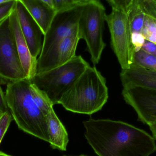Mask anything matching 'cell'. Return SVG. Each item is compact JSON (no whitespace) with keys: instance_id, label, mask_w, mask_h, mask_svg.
<instances>
[{"instance_id":"obj_1","label":"cell","mask_w":156,"mask_h":156,"mask_svg":"<svg viewBox=\"0 0 156 156\" xmlns=\"http://www.w3.org/2000/svg\"><path fill=\"white\" fill-rule=\"evenodd\" d=\"M83 124L85 138L99 156H149L156 152L154 137L127 123L90 119Z\"/></svg>"},{"instance_id":"obj_2","label":"cell","mask_w":156,"mask_h":156,"mask_svg":"<svg viewBox=\"0 0 156 156\" xmlns=\"http://www.w3.org/2000/svg\"><path fill=\"white\" fill-rule=\"evenodd\" d=\"M31 81L25 79L7 83L5 98L9 111L23 132L49 142L46 116L35 103L30 91Z\"/></svg>"},{"instance_id":"obj_3","label":"cell","mask_w":156,"mask_h":156,"mask_svg":"<svg viewBox=\"0 0 156 156\" xmlns=\"http://www.w3.org/2000/svg\"><path fill=\"white\" fill-rule=\"evenodd\" d=\"M109 94L105 78L95 67H88L59 101L67 111L91 115L102 109Z\"/></svg>"},{"instance_id":"obj_4","label":"cell","mask_w":156,"mask_h":156,"mask_svg":"<svg viewBox=\"0 0 156 156\" xmlns=\"http://www.w3.org/2000/svg\"><path fill=\"white\" fill-rule=\"evenodd\" d=\"M90 66L81 56H76L60 67L37 73L31 82L47 95L53 105L58 104L63 95Z\"/></svg>"},{"instance_id":"obj_5","label":"cell","mask_w":156,"mask_h":156,"mask_svg":"<svg viewBox=\"0 0 156 156\" xmlns=\"http://www.w3.org/2000/svg\"><path fill=\"white\" fill-rule=\"evenodd\" d=\"M104 5L100 1L90 0L83 8L78 24L80 39H84L94 65L98 64L106 46L103 39L106 17Z\"/></svg>"},{"instance_id":"obj_6","label":"cell","mask_w":156,"mask_h":156,"mask_svg":"<svg viewBox=\"0 0 156 156\" xmlns=\"http://www.w3.org/2000/svg\"><path fill=\"white\" fill-rule=\"evenodd\" d=\"M112 8V12L105 17L111 34V46L122 69H128L133 63L134 54L131 43L128 12L117 7Z\"/></svg>"},{"instance_id":"obj_7","label":"cell","mask_w":156,"mask_h":156,"mask_svg":"<svg viewBox=\"0 0 156 156\" xmlns=\"http://www.w3.org/2000/svg\"><path fill=\"white\" fill-rule=\"evenodd\" d=\"M9 16L0 23V78L7 83L27 79Z\"/></svg>"},{"instance_id":"obj_8","label":"cell","mask_w":156,"mask_h":156,"mask_svg":"<svg viewBox=\"0 0 156 156\" xmlns=\"http://www.w3.org/2000/svg\"><path fill=\"white\" fill-rule=\"evenodd\" d=\"M83 5L56 13L44 36L41 53L46 52L51 46L68 37L77 29Z\"/></svg>"},{"instance_id":"obj_9","label":"cell","mask_w":156,"mask_h":156,"mask_svg":"<svg viewBox=\"0 0 156 156\" xmlns=\"http://www.w3.org/2000/svg\"><path fill=\"white\" fill-rule=\"evenodd\" d=\"M80 40L77 28L71 35L55 44L45 53H41L37 59V73L48 71L71 60L76 56Z\"/></svg>"},{"instance_id":"obj_10","label":"cell","mask_w":156,"mask_h":156,"mask_svg":"<svg viewBox=\"0 0 156 156\" xmlns=\"http://www.w3.org/2000/svg\"><path fill=\"white\" fill-rule=\"evenodd\" d=\"M122 95L126 103L135 111L138 121L147 125L156 121V90L125 87Z\"/></svg>"},{"instance_id":"obj_11","label":"cell","mask_w":156,"mask_h":156,"mask_svg":"<svg viewBox=\"0 0 156 156\" xmlns=\"http://www.w3.org/2000/svg\"><path fill=\"white\" fill-rule=\"evenodd\" d=\"M16 10L30 53L33 58L37 59L42 51L44 34L21 0H16Z\"/></svg>"},{"instance_id":"obj_12","label":"cell","mask_w":156,"mask_h":156,"mask_svg":"<svg viewBox=\"0 0 156 156\" xmlns=\"http://www.w3.org/2000/svg\"><path fill=\"white\" fill-rule=\"evenodd\" d=\"M10 23L15 37L16 47L21 64L27 79L31 81L37 73V59L32 57L20 27L16 9L10 15Z\"/></svg>"},{"instance_id":"obj_13","label":"cell","mask_w":156,"mask_h":156,"mask_svg":"<svg viewBox=\"0 0 156 156\" xmlns=\"http://www.w3.org/2000/svg\"><path fill=\"white\" fill-rule=\"evenodd\" d=\"M120 78L123 87H137L156 90V71L133 65L122 70Z\"/></svg>"},{"instance_id":"obj_14","label":"cell","mask_w":156,"mask_h":156,"mask_svg":"<svg viewBox=\"0 0 156 156\" xmlns=\"http://www.w3.org/2000/svg\"><path fill=\"white\" fill-rule=\"evenodd\" d=\"M48 137L53 149L62 151L66 150L69 143L68 134L62 122L52 108L46 115Z\"/></svg>"},{"instance_id":"obj_15","label":"cell","mask_w":156,"mask_h":156,"mask_svg":"<svg viewBox=\"0 0 156 156\" xmlns=\"http://www.w3.org/2000/svg\"><path fill=\"white\" fill-rule=\"evenodd\" d=\"M44 34L49 28L56 12L44 0H21Z\"/></svg>"},{"instance_id":"obj_16","label":"cell","mask_w":156,"mask_h":156,"mask_svg":"<svg viewBox=\"0 0 156 156\" xmlns=\"http://www.w3.org/2000/svg\"><path fill=\"white\" fill-rule=\"evenodd\" d=\"M127 15L131 35L133 33H142L146 15L142 0H133Z\"/></svg>"},{"instance_id":"obj_17","label":"cell","mask_w":156,"mask_h":156,"mask_svg":"<svg viewBox=\"0 0 156 156\" xmlns=\"http://www.w3.org/2000/svg\"><path fill=\"white\" fill-rule=\"evenodd\" d=\"M146 17L142 34L145 39L156 45V15L151 0H142Z\"/></svg>"},{"instance_id":"obj_18","label":"cell","mask_w":156,"mask_h":156,"mask_svg":"<svg viewBox=\"0 0 156 156\" xmlns=\"http://www.w3.org/2000/svg\"><path fill=\"white\" fill-rule=\"evenodd\" d=\"M30 89L35 103L42 112L46 116L49 111L53 108L54 105L47 95L32 82L30 84Z\"/></svg>"},{"instance_id":"obj_19","label":"cell","mask_w":156,"mask_h":156,"mask_svg":"<svg viewBox=\"0 0 156 156\" xmlns=\"http://www.w3.org/2000/svg\"><path fill=\"white\" fill-rule=\"evenodd\" d=\"M133 65L156 71V57L141 49L134 54Z\"/></svg>"},{"instance_id":"obj_20","label":"cell","mask_w":156,"mask_h":156,"mask_svg":"<svg viewBox=\"0 0 156 156\" xmlns=\"http://www.w3.org/2000/svg\"><path fill=\"white\" fill-rule=\"evenodd\" d=\"M90 0H54V9L56 12L73 9L86 4Z\"/></svg>"},{"instance_id":"obj_21","label":"cell","mask_w":156,"mask_h":156,"mask_svg":"<svg viewBox=\"0 0 156 156\" xmlns=\"http://www.w3.org/2000/svg\"><path fill=\"white\" fill-rule=\"evenodd\" d=\"M13 120L9 111L0 114V144Z\"/></svg>"},{"instance_id":"obj_22","label":"cell","mask_w":156,"mask_h":156,"mask_svg":"<svg viewBox=\"0 0 156 156\" xmlns=\"http://www.w3.org/2000/svg\"><path fill=\"white\" fill-rule=\"evenodd\" d=\"M16 0H8L0 5V23L10 16L16 9Z\"/></svg>"},{"instance_id":"obj_23","label":"cell","mask_w":156,"mask_h":156,"mask_svg":"<svg viewBox=\"0 0 156 156\" xmlns=\"http://www.w3.org/2000/svg\"><path fill=\"white\" fill-rule=\"evenodd\" d=\"M131 43L134 52H138L142 49L145 39L142 33H133L131 34Z\"/></svg>"},{"instance_id":"obj_24","label":"cell","mask_w":156,"mask_h":156,"mask_svg":"<svg viewBox=\"0 0 156 156\" xmlns=\"http://www.w3.org/2000/svg\"><path fill=\"white\" fill-rule=\"evenodd\" d=\"M142 49L146 53L156 57V45L154 43L145 40Z\"/></svg>"},{"instance_id":"obj_25","label":"cell","mask_w":156,"mask_h":156,"mask_svg":"<svg viewBox=\"0 0 156 156\" xmlns=\"http://www.w3.org/2000/svg\"><path fill=\"white\" fill-rule=\"evenodd\" d=\"M9 111L6 103L5 94L0 86V114Z\"/></svg>"},{"instance_id":"obj_26","label":"cell","mask_w":156,"mask_h":156,"mask_svg":"<svg viewBox=\"0 0 156 156\" xmlns=\"http://www.w3.org/2000/svg\"><path fill=\"white\" fill-rule=\"evenodd\" d=\"M148 125L152 132L153 137L155 140H156V121Z\"/></svg>"},{"instance_id":"obj_27","label":"cell","mask_w":156,"mask_h":156,"mask_svg":"<svg viewBox=\"0 0 156 156\" xmlns=\"http://www.w3.org/2000/svg\"><path fill=\"white\" fill-rule=\"evenodd\" d=\"M151 2L156 15V0H151Z\"/></svg>"},{"instance_id":"obj_28","label":"cell","mask_w":156,"mask_h":156,"mask_svg":"<svg viewBox=\"0 0 156 156\" xmlns=\"http://www.w3.org/2000/svg\"><path fill=\"white\" fill-rule=\"evenodd\" d=\"M0 156H12L9 155L7 154H5L2 152H0Z\"/></svg>"},{"instance_id":"obj_29","label":"cell","mask_w":156,"mask_h":156,"mask_svg":"<svg viewBox=\"0 0 156 156\" xmlns=\"http://www.w3.org/2000/svg\"><path fill=\"white\" fill-rule=\"evenodd\" d=\"M7 1H8V0H0V5L6 2Z\"/></svg>"},{"instance_id":"obj_30","label":"cell","mask_w":156,"mask_h":156,"mask_svg":"<svg viewBox=\"0 0 156 156\" xmlns=\"http://www.w3.org/2000/svg\"><path fill=\"white\" fill-rule=\"evenodd\" d=\"M78 156H87L83 155H81Z\"/></svg>"}]
</instances>
